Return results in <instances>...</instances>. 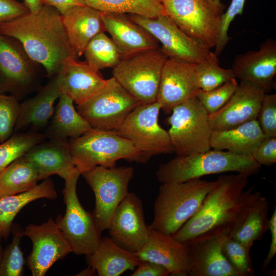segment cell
I'll return each mask as SVG.
<instances>
[{"mask_svg": "<svg viewBox=\"0 0 276 276\" xmlns=\"http://www.w3.org/2000/svg\"><path fill=\"white\" fill-rule=\"evenodd\" d=\"M249 176L243 174L218 177L197 213L172 236L187 244L201 237L229 236L262 196L252 186L245 190Z\"/></svg>", "mask_w": 276, "mask_h": 276, "instance_id": "6da1fadb", "label": "cell"}, {"mask_svg": "<svg viewBox=\"0 0 276 276\" xmlns=\"http://www.w3.org/2000/svg\"><path fill=\"white\" fill-rule=\"evenodd\" d=\"M0 33L17 40L50 78L55 77L67 60L77 59L69 43L61 15L49 5H43L36 13L1 24Z\"/></svg>", "mask_w": 276, "mask_h": 276, "instance_id": "7a4b0ae2", "label": "cell"}, {"mask_svg": "<svg viewBox=\"0 0 276 276\" xmlns=\"http://www.w3.org/2000/svg\"><path fill=\"white\" fill-rule=\"evenodd\" d=\"M261 167L251 156L213 149L202 152L176 156L160 164L156 174L157 180L162 184L178 183L228 172H235L249 176L257 174Z\"/></svg>", "mask_w": 276, "mask_h": 276, "instance_id": "3957f363", "label": "cell"}, {"mask_svg": "<svg viewBox=\"0 0 276 276\" xmlns=\"http://www.w3.org/2000/svg\"><path fill=\"white\" fill-rule=\"evenodd\" d=\"M216 183L217 180L208 181L198 178L182 182L162 183L149 227L172 235L197 213Z\"/></svg>", "mask_w": 276, "mask_h": 276, "instance_id": "277c9868", "label": "cell"}, {"mask_svg": "<svg viewBox=\"0 0 276 276\" xmlns=\"http://www.w3.org/2000/svg\"><path fill=\"white\" fill-rule=\"evenodd\" d=\"M71 152L81 174L97 166L112 167L124 159L141 163V157L132 143L115 130L91 128L68 141Z\"/></svg>", "mask_w": 276, "mask_h": 276, "instance_id": "5b68a950", "label": "cell"}, {"mask_svg": "<svg viewBox=\"0 0 276 276\" xmlns=\"http://www.w3.org/2000/svg\"><path fill=\"white\" fill-rule=\"evenodd\" d=\"M168 58L160 47L123 57L112 68V77L141 104L156 102Z\"/></svg>", "mask_w": 276, "mask_h": 276, "instance_id": "8992f818", "label": "cell"}, {"mask_svg": "<svg viewBox=\"0 0 276 276\" xmlns=\"http://www.w3.org/2000/svg\"><path fill=\"white\" fill-rule=\"evenodd\" d=\"M171 113L168 132L176 156L211 149L209 115L196 96L175 106Z\"/></svg>", "mask_w": 276, "mask_h": 276, "instance_id": "52a82bcc", "label": "cell"}, {"mask_svg": "<svg viewBox=\"0 0 276 276\" xmlns=\"http://www.w3.org/2000/svg\"><path fill=\"white\" fill-rule=\"evenodd\" d=\"M161 106L157 102L137 105L115 131L133 145L141 163L152 156L174 152L168 132L158 123Z\"/></svg>", "mask_w": 276, "mask_h": 276, "instance_id": "ba28073f", "label": "cell"}, {"mask_svg": "<svg viewBox=\"0 0 276 276\" xmlns=\"http://www.w3.org/2000/svg\"><path fill=\"white\" fill-rule=\"evenodd\" d=\"M81 173L78 170L65 180L62 193L66 206L63 216L59 215L55 222L76 255H88L98 246L102 232L98 228L92 213L81 204L77 185Z\"/></svg>", "mask_w": 276, "mask_h": 276, "instance_id": "9c48e42d", "label": "cell"}, {"mask_svg": "<svg viewBox=\"0 0 276 276\" xmlns=\"http://www.w3.org/2000/svg\"><path fill=\"white\" fill-rule=\"evenodd\" d=\"M81 175L94 192L95 206L92 214L98 228L102 232L109 228L117 208L128 194L134 169L99 166Z\"/></svg>", "mask_w": 276, "mask_h": 276, "instance_id": "30bf717a", "label": "cell"}, {"mask_svg": "<svg viewBox=\"0 0 276 276\" xmlns=\"http://www.w3.org/2000/svg\"><path fill=\"white\" fill-rule=\"evenodd\" d=\"M165 13L187 35L211 50L216 44L223 10L209 0H168Z\"/></svg>", "mask_w": 276, "mask_h": 276, "instance_id": "8fae6325", "label": "cell"}, {"mask_svg": "<svg viewBox=\"0 0 276 276\" xmlns=\"http://www.w3.org/2000/svg\"><path fill=\"white\" fill-rule=\"evenodd\" d=\"M140 104L112 77L96 94L77 105V110L91 128L115 130Z\"/></svg>", "mask_w": 276, "mask_h": 276, "instance_id": "7c38bea8", "label": "cell"}, {"mask_svg": "<svg viewBox=\"0 0 276 276\" xmlns=\"http://www.w3.org/2000/svg\"><path fill=\"white\" fill-rule=\"evenodd\" d=\"M127 14L157 40L168 58L193 64L218 58L210 49L184 33L166 14L153 17Z\"/></svg>", "mask_w": 276, "mask_h": 276, "instance_id": "4fadbf2b", "label": "cell"}, {"mask_svg": "<svg viewBox=\"0 0 276 276\" xmlns=\"http://www.w3.org/2000/svg\"><path fill=\"white\" fill-rule=\"evenodd\" d=\"M38 76L37 63L21 44L0 33V94L20 99L34 89Z\"/></svg>", "mask_w": 276, "mask_h": 276, "instance_id": "5bb4252c", "label": "cell"}, {"mask_svg": "<svg viewBox=\"0 0 276 276\" xmlns=\"http://www.w3.org/2000/svg\"><path fill=\"white\" fill-rule=\"evenodd\" d=\"M24 236L32 243L27 263L33 276H44L55 263L72 252L67 240L51 218L40 224L29 223L24 228Z\"/></svg>", "mask_w": 276, "mask_h": 276, "instance_id": "9a60e30c", "label": "cell"}, {"mask_svg": "<svg viewBox=\"0 0 276 276\" xmlns=\"http://www.w3.org/2000/svg\"><path fill=\"white\" fill-rule=\"evenodd\" d=\"M109 231V237L122 248L137 251L148 240L149 228L144 217L142 200L129 192L117 208Z\"/></svg>", "mask_w": 276, "mask_h": 276, "instance_id": "2e32d148", "label": "cell"}, {"mask_svg": "<svg viewBox=\"0 0 276 276\" xmlns=\"http://www.w3.org/2000/svg\"><path fill=\"white\" fill-rule=\"evenodd\" d=\"M196 64L168 58L161 76L157 100L166 114L195 97L199 90Z\"/></svg>", "mask_w": 276, "mask_h": 276, "instance_id": "e0dca14e", "label": "cell"}, {"mask_svg": "<svg viewBox=\"0 0 276 276\" xmlns=\"http://www.w3.org/2000/svg\"><path fill=\"white\" fill-rule=\"evenodd\" d=\"M265 90L251 82L240 81L228 102L219 110L209 114L212 131L237 127L257 119Z\"/></svg>", "mask_w": 276, "mask_h": 276, "instance_id": "ac0fdd59", "label": "cell"}, {"mask_svg": "<svg viewBox=\"0 0 276 276\" xmlns=\"http://www.w3.org/2000/svg\"><path fill=\"white\" fill-rule=\"evenodd\" d=\"M149 228L148 240L135 254L142 261L162 265L172 275L189 276L190 257L187 245L177 241L172 235Z\"/></svg>", "mask_w": 276, "mask_h": 276, "instance_id": "d6986e66", "label": "cell"}, {"mask_svg": "<svg viewBox=\"0 0 276 276\" xmlns=\"http://www.w3.org/2000/svg\"><path fill=\"white\" fill-rule=\"evenodd\" d=\"M236 78L256 84L266 93L275 85L276 42L268 39L258 50L248 51L235 58L232 68Z\"/></svg>", "mask_w": 276, "mask_h": 276, "instance_id": "ffe728a7", "label": "cell"}, {"mask_svg": "<svg viewBox=\"0 0 276 276\" xmlns=\"http://www.w3.org/2000/svg\"><path fill=\"white\" fill-rule=\"evenodd\" d=\"M226 236L217 234L194 239L187 245L190 257L189 276H240L222 251Z\"/></svg>", "mask_w": 276, "mask_h": 276, "instance_id": "44dd1931", "label": "cell"}, {"mask_svg": "<svg viewBox=\"0 0 276 276\" xmlns=\"http://www.w3.org/2000/svg\"><path fill=\"white\" fill-rule=\"evenodd\" d=\"M56 85L61 93L65 95L77 105L85 102L106 84L99 71L90 67L85 62L71 59L63 64L54 77Z\"/></svg>", "mask_w": 276, "mask_h": 276, "instance_id": "7402d4cb", "label": "cell"}, {"mask_svg": "<svg viewBox=\"0 0 276 276\" xmlns=\"http://www.w3.org/2000/svg\"><path fill=\"white\" fill-rule=\"evenodd\" d=\"M105 31L118 47L122 57L159 48L157 40L127 14L101 12Z\"/></svg>", "mask_w": 276, "mask_h": 276, "instance_id": "603a6c76", "label": "cell"}, {"mask_svg": "<svg viewBox=\"0 0 276 276\" xmlns=\"http://www.w3.org/2000/svg\"><path fill=\"white\" fill-rule=\"evenodd\" d=\"M24 155L35 166L39 180L53 175L65 180L78 170L67 139L43 141L32 147Z\"/></svg>", "mask_w": 276, "mask_h": 276, "instance_id": "cb8c5ba5", "label": "cell"}, {"mask_svg": "<svg viewBox=\"0 0 276 276\" xmlns=\"http://www.w3.org/2000/svg\"><path fill=\"white\" fill-rule=\"evenodd\" d=\"M61 17L69 43L77 58L83 55L95 36L105 32L101 12L87 5L71 8Z\"/></svg>", "mask_w": 276, "mask_h": 276, "instance_id": "d4e9b609", "label": "cell"}, {"mask_svg": "<svg viewBox=\"0 0 276 276\" xmlns=\"http://www.w3.org/2000/svg\"><path fill=\"white\" fill-rule=\"evenodd\" d=\"M61 95L54 77L51 78L35 96L20 103L14 132H21L27 128L37 131L44 127L51 119L55 103Z\"/></svg>", "mask_w": 276, "mask_h": 276, "instance_id": "484cf974", "label": "cell"}, {"mask_svg": "<svg viewBox=\"0 0 276 276\" xmlns=\"http://www.w3.org/2000/svg\"><path fill=\"white\" fill-rule=\"evenodd\" d=\"M86 261L99 276H119L135 269L142 262L134 252L122 248L109 236L101 238L96 249L86 256Z\"/></svg>", "mask_w": 276, "mask_h": 276, "instance_id": "4316f807", "label": "cell"}, {"mask_svg": "<svg viewBox=\"0 0 276 276\" xmlns=\"http://www.w3.org/2000/svg\"><path fill=\"white\" fill-rule=\"evenodd\" d=\"M265 137L257 120L226 130L212 131L210 146L241 155L251 156Z\"/></svg>", "mask_w": 276, "mask_h": 276, "instance_id": "83f0119b", "label": "cell"}, {"mask_svg": "<svg viewBox=\"0 0 276 276\" xmlns=\"http://www.w3.org/2000/svg\"><path fill=\"white\" fill-rule=\"evenodd\" d=\"M57 193L53 180L48 178L32 189L19 194L0 197V235L7 240L13 220L20 211L29 203L41 198L53 200Z\"/></svg>", "mask_w": 276, "mask_h": 276, "instance_id": "f1b7e54d", "label": "cell"}, {"mask_svg": "<svg viewBox=\"0 0 276 276\" xmlns=\"http://www.w3.org/2000/svg\"><path fill=\"white\" fill-rule=\"evenodd\" d=\"M73 100L61 94L55 107L51 124L46 133L49 139H67L82 135L92 128L75 109Z\"/></svg>", "mask_w": 276, "mask_h": 276, "instance_id": "f546056e", "label": "cell"}, {"mask_svg": "<svg viewBox=\"0 0 276 276\" xmlns=\"http://www.w3.org/2000/svg\"><path fill=\"white\" fill-rule=\"evenodd\" d=\"M38 181L35 166L24 155L21 156L0 174V197L29 191Z\"/></svg>", "mask_w": 276, "mask_h": 276, "instance_id": "4dcf8cb0", "label": "cell"}, {"mask_svg": "<svg viewBox=\"0 0 276 276\" xmlns=\"http://www.w3.org/2000/svg\"><path fill=\"white\" fill-rule=\"evenodd\" d=\"M269 201L261 196L229 236L250 250L254 243L260 240L269 229Z\"/></svg>", "mask_w": 276, "mask_h": 276, "instance_id": "1f68e13d", "label": "cell"}, {"mask_svg": "<svg viewBox=\"0 0 276 276\" xmlns=\"http://www.w3.org/2000/svg\"><path fill=\"white\" fill-rule=\"evenodd\" d=\"M86 5L101 12L136 14L153 17L165 14L157 0H84Z\"/></svg>", "mask_w": 276, "mask_h": 276, "instance_id": "d6a6232c", "label": "cell"}, {"mask_svg": "<svg viewBox=\"0 0 276 276\" xmlns=\"http://www.w3.org/2000/svg\"><path fill=\"white\" fill-rule=\"evenodd\" d=\"M83 54L85 62L96 71L113 68L122 58L118 47L105 32L98 34L88 43Z\"/></svg>", "mask_w": 276, "mask_h": 276, "instance_id": "836d02e7", "label": "cell"}, {"mask_svg": "<svg viewBox=\"0 0 276 276\" xmlns=\"http://www.w3.org/2000/svg\"><path fill=\"white\" fill-rule=\"evenodd\" d=\"M45 138V134L31 130L26 132H15L0 143V174L14 160L44 141Z\"/></svg>", "mask_w": 276, "mask_h": 276, "instance_id": "e575fe53", "label": "cell"}, {"mask_svg": "<svg viewBox=\"0 0 276 276\" xmlns=\"http://www.w3.org/2000/svg\"><path fill=\"white\" fill-rule=\"evenodd\" d=\"M11 233L12 240L3 249L0 264V276H22L24 274L25 260L20 243L24 236V228L13 223Z\"/></svg>", "mask_w": 276, "mask_h": 276, "instance_id": "d590c367", "label": "cell"}, {"mask_svg": "<svg viewBox=\"0 0 276 276\" xmlns=\"http://www.w3.org/2000/svg\"><path fill=\"white\" fill-rule=\"evenodd\" d=\"M199 89L208 91L215 88L233 78H236L232 68L221 67L218 58L196 64Z\"/></svg>", "mask_w": 276, "mask_h": 276, "instance_id": "8d00e7d4", "label": "cell"}, {"mask_svg": "<svg viewBox=\"0 0 276 276\" xmlns=\"http://www.w3.org/2000/svg\"><path fill=\"white\" fill-rule=\"evenodd\" d=\"M222 251L226 258L240 276H251L255 269L250 257V250L229 236L225 237Z\"/></svg>", "mask_w": 276, "mask_h": 276, "instance_id": "74e56055", "label": "cell"}, {"mask_svg": "<svg viewBox=\"0 0 276 276\" xmlns=\"http://www.w3.org/2000/svg\"><path fill=\"white\" fill-rule=\"evenodd\" d=\"M238 85L236 78H233L213 89H199L196 96L209 115L219 110L228 102Z\"/></svg>", "mask_w": 276, "mask_h": 276, "instance_id": "f35d334b", "label": "cell"}, {"mask_svg": "<svg viewBox=\"0 0 276 276\" xmlns=\"http://www.w3.org/2000/svg\"><path fill=\"white\" fill-rule=\"evenodd\" d=\"M19 108L18 99L11 95L0 94V143L13 134Z\"/></svg>", "mask_w": 276, "mask_h": 276, "instance_id": "ab89813d", "label": "cell"}, {"mask_svg": "<svg viewBox=\"0 0 276 276\" xmlns=\"http://www.w3.org/2000/svg\"><path fill=\"white\" fill-rule=\"evenodd\" d=\"M256 120L265 137H276L275 94H264Z\"/></svg>", "mask_w": 276, "mask_h": 276, "instance_id": "60d3db41", "label": "cell"}, {"mask_svg": "<svg viewBox=\"0 0 276 276\" xmlns=\"http://www.w3.org/2000/svg\"><path fill=\"white\" fill-rule=\"evenodd\" d=\"M245 1L232 0L226 12L221 16L216 43V47L218 49H224L231 39L228 35L230 25L237 15L242 14Z\"/></svg>", "mask_w": 276, "mask_h": 276, "instance_id": "b9f144b4", "label": "cell"}, {"mask_svg": "<svg viewBox=\"0 0 276 276\" xmlns=\"http://www.w3.org/2000/svg\"><path fill=\"white\" fill-rule=\"evenodd\" d=\"M251 156L261 166L274 165L276 163V137H265Z\"/></svg>", "mask_w": 276, "mask_h": 276, "instance_id": "7bdbcfd3", "label": "cell"}, {"mask_svg": "<svg viewBox=\"0 0 276 276\" xmlns=\"http://www.w3.org/2000/svg\"><path fill=\"white\" fill-rule=\"evenodd\" d=\"M29 13L24 3L17 0H0V25Z\"/></svg>", "mask_w": 276, "mask_h": 276, "instance_id": "ee69618b", "label": "cell"}, {"mask_svg": "<svg viewBox=\"0 0 276 276\" xmlns=\"http://www.w3.org/2000/svg\"><path fill=\"white\" fill-rule=\"evenodd\" d=\"M168 275H170L169 271L162 265L151 261H142L131 275L167 276Z\"/></svg>", "mask_w": 276, "mask_h": 276, "instance_id": "f6af8a7d", "label": "cell"}, {"mask_svg": "<svg viewBox=\"0 0 276 276\" xmlns=\"http://www.w3.org/2000/svg\"><path fill=\"white\" fill-rule=\"evenodd\" d=\"M269 229L271 234V242L269 249L265 259L261 265V270L265 271L267 270L271 260L274 258L276 254V209L275 208L272 216L269 219Z\"/></svg>", "mask_w": 276, "mask_h": 276, "instance_id": "bcb514c9", "label": "cell"}, {"mask_svg": "<svg viewBox=\"0 0 276 276\" xmlns=\"http://www.w3.org/2000/svg\"><path fill=\"white\" fill-rule=\"evenodd\" d=\"M41 2L54 8L61 15L74 7L86 5L84 0H41Z\"/></svg>", "mask_w": 276, "mask_h": 276, "instance_id": "7dc6e473", "label": "cell"}, {"mask_svg": "<svg viewBox=\"0 0 276 276\" xmlns=\"http://www.w3.org/2000/svg\"><path fill=\"white\" fill-rule=\"evenodd\" d=\"M24 3L31 13L38 12L43 6L41 0H24Z\"/></svg>", "mask_w": 276, "mask_h": 276, "instance_id": "c3c4849f", "label": "cell"}, {"mask_svg": "<svg viewBox=\"0 0 276 276\" xmlns=\"http://www.w3.org/2000/svg\"><path fill=\"white\" fill-rule=\"evenodd\" d=\"M96 273V270L93 267L88 265L86 268L83 269L80 272L77 274L76 275L92 276L95 275Z\"/></svg>", "mask_w": 276, "mask_h": 276, "instance_id": "681fc988", "label": "cell"}, {"mask_svg": "<svg viewBox=\"0 0 276 276\" xmlns=\"http://www.w3.org/2000/svg\"><path fill=\"white\" fill-rule=\"evenodd\" d=\"M209 1H210L212 3H213L214 5L217 6L220 9L222 10L223 9L224 6L221 3L220 0H209Z\"/></svg>", "mask_w": 276, "mask_h": 276, "instance_id": "f907efd6", "label": "cell"}, {"mask_svg": "<svg viewBox=\"0 0 276 276\" xmlns=\"http://www.w3.org/2000/svg\"><path fill=\"white\" fill-rule=\"evenodd\" d=\"M2 238H3L0 235V264H1V260H2V256H3V247H2Z\"/></svg>", "mask_w": 276, "mask_h": 276, "instance_id": "816d5d0a", "label": "cell"}, {"mask_svg": "<svg viewBox=\"0 0 276 276\" xmlns=\"http://www.w3.org/2000/svg\"><path fill=\"white\" fill-rule=\"evenodd\" d=\"M157 1L161 3L162 4H163L164 2L167 1L168 0H157Z\"/></svg>", "mask_w": 276, "mask_h": 276, "instance_id": "f5cc1de1", "label": "cell"}]
</instances>
